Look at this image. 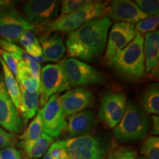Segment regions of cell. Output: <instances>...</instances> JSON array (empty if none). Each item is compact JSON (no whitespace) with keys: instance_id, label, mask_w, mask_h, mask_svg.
Wrapping results in <instances>:
<instances>
[{"instance_id":"obj_21","label":"cell","mask_w":159,"mask_h":159,"mask_svg":"<svg viewBox=\"0 0 159 159\" xmlns=\"http://www.w3.org/2000/svg\"><path fill=\"white\" fill-rule=\"evenodd\" d=\"M0 64L2 66L4 75V82H5V88L7 89V94L12 102L14 104L15 107L18 110L19 109L20 100H21V90L19 83L14 75L12 74L10 69L7 68L2 59L0 57Z\"/></svg>"},{"instance_id":"obj_24","label":"cell","mask_w":159,"mask_h":159,"mask_svg":"<svg viewBox=\"0 0 159 159\" xmlns=\"http://www.w3.org/2000/svg\"><path fill=\"white\" fill-rule=\"evenodd\" d=\"M140 153L148 159H159L158 136H149L142 143Z\"/></svg>"},{"instance_id":"obj_27","label":"cell","mask_w":159,"mask_h":159,"mask_svg":"<svg viewBox=\"0 0 159 159\" xmlns=\"http://www.w3.org/2000/svg\"><path fill=\"white\" fill-rule=\"evenodd\" d=\"M159 16L156 15L152 16H148L137 22L136 27V32L139 33H152L156 30L158 26Z\"/></svg>"},{"instance_id":"obj_12","label":"cell","mask_w":159,"mask_h":159,"mask_svg":"<svg viewBox=\"0 0 159 159\" xmlns=\"http://www.w3.org/2000/svg\"><path fill=\"white\" fill-rule=\"evenodd\" d=\"M0 127L11 134H21L24 123L7 94L3 77L0 76Z\"/></svg>"},{"instance_id":"obj_35","label":"cell","mask_w":159,"mask_h":159,"mask_svg":"<svg viewBox=\"0 0 159 159\" xmlns=\"http://www.w3.org/2000/svg\"><path fill=\"white\" fill-rule=\"evenodd\" d=\"M0 159H22L21 152L13 147L0 150Z\"/></svg>"},{"instance_id":"obj_16","label":"cell","mask_w":159,"mask_h":159,"mask_svg":"<svg viewBox=\"0 0 159 159\" xmlns=\"http://www.w3.org/2000/svg\"><path fill=\"white\" fill-rule=\"evenodd\" d=\"M97 125L94 114L90 110H84L66 117L65 130L69 136L77 137L88 135Z\"/></svg>"},{"instance_id":"obj_22","label":"cell","mask_w":159,"mask_h":159,"mask_svg":"<svg viewBox=\"0 0 159 159\" xmlns=\"http://www.w3.org/2000/svg\"><path fill=\"white\" fill-rule=\"evenodd\" d=\"M144 111L149 114H159V86L158 83H152L145 89L142 97Z\"/></svg>"},{"instance_id":"obj_36","label":"cell","mask_w":159,"mask_h":159,"mask_svg":"<svg viewBox=\"0 0 159 159\" xmlns=\"http://www.w3.org/2000/svg\"><path fill=\"white\" fill-rule=\"evenodd\" d=\"M26 63L28 66L30 70L33 74V77L37 80H40V77H41V66L35 60H28V61H25Z\"/></svg>"},{"instance_id":"obj_32","label":"cell","mask_w":159,"mask_h":159,"mask_svg":"<svg viewBox=\"0 0 159 159\" xmlns=\"http://www.w3.org/2000/svg\"><path fill=\"white\" fill-rule=\"evenodd\" d=\"M0 57L2 59V61L5 62L7 68L10 69V71H11L12 74L14 75L15 77H16L17 64L19 61L13 55L1 49H0Z\"/></svg>"},{"instance_id":"obj_37","label":"cell","mask_w":159,"mask_h":159,"mask_svg":"<svg viewBox=\"0 0 159 159\" xmlns=\"http://www.w3.org/2000/svg\"><path fill=\"white\" fill-rule=\"evenodd\" d=\"M152 128L151 129L150 134L151 136H158L159 134V117L158 116H152Z\"/></svg>"},{"instance_id":"obj_8","label":"cell","mask_w":159,"mask_h":159,"mask_svg":"<svg viewBox=\"0 0 159 159\" xmlns=\"http://www.w3.org/2000/svg\"><path fill=\"white\" fill-rule=\"evenodd\" d=\"M70 89L61 62L46 65L41 69L40 77V102L44 105L51 96Z\"/></svg>"},{"instance_id":"obj_29","label":"cell","mask_w":159,"mask_h":159,"mask_svg":"<svg viewBox=\"0 0 159 159\" xmlns=\"http://www.w3.org/2000/svg\"><path fill=\"white\" fill-rule=\"evenodd\" d=\"M137 6L147 15H158L159 2L156 0H136Z\"/></svg>"},{"instance_id":"obj_13","label":"cell","mask_w":159,"mask_h":159,"mask_svg":"<svg viewBox=\"0 0 159 159\" xmlns=\"http://www.w3.org/2000/svg\"><path fill=\"white\" fill-rule=\"evenodd\" d=\"M136 30L134 24L116 22L111 27L108 43L104 57V61L108 63L119 52L130 43L136 36Z\"/></svg>"},{"instance_id":"obj_23","label":"cell","mask_w":159,"mask_h":159,"mask_svg":"<svg viewBox=\"0 0 159 159\" xmlns=\"http://www.w3.org/2000/svg\"><path fill=\"white\" fill-rule=\"evenodd\" d=\"M53 140H54V139L52 137L43 132L41 137L38 139L36 142L33 143L30 146H29L28 148H25L26 153L30 158H41L47 152L49 146L53 142Z\"/></svg>"},{"instance_id":"obj_26","label":"cell","mask_w":159,"mask_h":159,"mask_svg":"<svg viewBox=\"0 0 159 159\" xmlns=\"http://www.w3.org/2000/svg\"><path fill=\"white\" fill-rule=\"evenodd\" d=\"M137 151L132 148L119 147L109 151L106 159H136Z\"/></svg>"},{"instance_id":"obj_30","label":"cell","mask_w":159,"mask_h":159,"mask_svg":"<svg viewBox=\"0 0 159 159\" xmlns=\"http://www.w3.org/2000/svg\"><path fill=\"white\" fill-rule=\"evenodd\" d=\"M47 152L54 159H69V153L61 140L52 143Z\"/></svg>"},{"instance_id":"obj_2","label":"cell","mask_w":159,"mask_h":159,"mask_svg":"<svg viewBox=\"0 0 159 159\" xmlns=\"http://www.w3.org/2000/svg\"><path fill=\"white\" fill-rule=\"evenodd\" d=\"M144 41L143 35L136 32L134 40L107 64L126 80L134 82L140 80L145 73Z\"/></svg>"},{"instance_id":"obj_38","label":"cell","mask_w":159,"mask_h":159,"mask_svg":"<svg viewBox=\"0 0 159 159\" xmlns=\"http://www.w3.org/2000/svg\"><path fill=\"white\" fill-rule=\"evenodd\" d=\"M42 159H54V158L50 156V154H49L48 152H47L44 154V156H43V158Z\"/></svg>"},{"instance_id":"obj_25","label":"cell","mask_w":159,"mask_h":159,"mask_svg":"<svg viewBox=\"0 0 159 159\" xmlns=\"http://www.w3.org/2000/svg\"><path fill=\"white\" fill-rule=\"evenodd\" d=\"M0 49L13 55L18 61H21V60H23V61L34 60L18 45L1 39H0Z\"/></svg>"},{"instance_id":"obj_39","label":"cell","mask_w":159,"mask_h":159,"mask_svg":"<svg viewBox=\"0 0 159 159\" xmlns=\"http://www.w3.org/2000/svg\"><path fill=\"white\" fill-rule=\"evenodd\" d=\"M136 159H148V158H146V157L143 156H137Z\"/></svg>"},{"instance_id":"obj_31","label":"cell","mask_w":159,"mask_h":159,"mask_svg":"<svg viewBox=\"0 0 159 159\" xmlns=\"http://www.w3.org/2000/svg\"><path fill=\"white\" fill-rule=\"evenodd\" d=\"M17 81L25 90L30 93H35L39 91L40 80L35 78L33 76L20 77L17 79Z\"/></svg>"},{"instance_id":"obj_14","label":"cell","mask_w":159,"mask_h":159,"mask_svg":"<svg viewBox=\"0 0 159 159\" xmlns=\"http://www.w3.org/2000/svg\"><path fill=\"white\" fill-rule=\"evenodd\" d=\"M59 99L66 117L90 108L95 102V97L92 92L89 89L80 87L67 91Z\"/></svg>"},{"instance_id":"obj_1","label":"cell","mask_w":159,"mask_h":159,"mask_svg":"<svg viewBox=\"0 0 159 159\" xmlns=\"http://www.w3.org/2000/svg\"><path fill=\"white\" fill-rule=\"evenodd\" d=\"M112 21L102 17L88 21L69 32L66 41L67 54L71 58L91 61L103 53Z\"/></svg>"},{"instance_id":"obj_7","label":"cell","mask_w":159,"mask_h":159,"mask_svg":"<svg viewBox=\"0 0 159 159\" xmlns=\"http://www.w3.org/2000/svg\"><path fill=\"white\" fill-rule=\"evenodd\" d=\"M61 62L70 88L94 86L102 84L105 81L102 73L80 60L70 57Z\"/></svg>"},{"instance_id":"obj_9","label":"cell","mask_w":159,"mask_h":159,"mask_svg":"<svg viewBox=\"0 0 159 159\" xmlns=\"http://www.w3.org/2000/svg\"><path fill=\"white\" fill-rule=\"evenodd\" d=\"M59 97L57 94H53L40 110L43 131L53 139L57 138L66 126V117L61 108Z\"/></svg>"},{"instance_id":"obj_15","label":"cell","mask_w":159,"mask_h":159,"mask_svg":"<svg viewBox=\"0 0 159 159\" xmlns=\"http://www.w3.org/2000/svg\"><path fill=\"white\" fill-rule=\"evenodd\" d=\"M107 16L116 21H121L120 22L130 24L137 23L149 16L139 8L134 2L130 0L111 2Z\"/></svg>"},{"instance_id":"obj_17","label":"cell","mask_w":159,"mask_h":159,"mask_svg":"<svg viewBox=\"0 0 159 159\" xmlns=\"http://www.w3.org/2000/svg\"><path fill=\"white\" fill-rule=\"evenodd\" d=\"M40 42L43 55L47 62L59 61L66 51L63 37L58 33H54L47 37H41Z\"/></svg>"},{"instance_id":"obj_11","label":"cell","mask_w":159,"mask_h":159,"mask_svg":"<svg viewBox=\"0 0 159 159\" xmlns=\"http://www.w3.org/2000/svg\"><path fill=\"white\" fill-rule=\"evenodd\" d=\"M126 108V97L123 93L108 92L101 102L98 118L108 128H114L122 120Z\"/></svg>"},{"instance_id":"obj_33","label":"cell","mask_w":159,"mask_h":159,"mask_svg":"<svg viewBox=\"0 0 159 159\" xmlns=\"http://www.w3.org/2000/svg\"><path fill=\"white\" fill-rule=\"evenodd\" d=\"M16 143V139L13 134L0 127V150L2 149L13 147Z\"/></svg>"},{"instance_id":"obj_28","label":"cell","mask_w":159,"mask_h":159,"mask_svg":"<svg viewBox=\"0 0 159 159\" xmlns=\"http://www.w3.org/2000/svg\"><path fill=\"white\" fill-rule=\"evenodd\" d=\"M91 1L88 0H64L61 2V12L60 17L74 13L85 5H88Z\"/></svg>"},{"instance_id":"obj_18","label":"cell","mask_w":159,"mask_h":159,"mask_svg":"<svg viewBox=\"0 0 159 159\" xmlns=\"http://www.w3.org/2000/svg\"><path fill=\"white\" fill-rule=\"evenodd\" d=\"M143 45L144 56L145 72L152 71L158 65L159 59V31L146 33Z\"/></svg>"},{"instance_id":"obj_10","label":"cell","mask_w":159,"mask_h":159,"mask_svg":"<svg viewBox=\"0 0 159 159\" xmlns=\"http://www.w3.org/2000/svg\"><path fill=\"white\" fill-rule=\"evenodd\" d=\"M60 4L53 0H31L24 5L27 21L34 27L46 25L57 19Z\"/></svg>"},{"instance_id":"obj_19","label":"cell","mask_w":159,"mask_h":159,"mask_svg":"<svg viewBox=\"0 0 159 159\" xmlns=\"http://www.w3.org/2000/svg\"><path fill=\"white\" fill-rule=\"evenodd\" d=\"M21 90V100H20L19 109L21 116L26 122L33 118L38 111L39 102V91L35 93H30L19 84Z\"/></svg>"},{"instance_id":"obj_34","label":"cell","mask_w":159,"mask_h":159,"mask_svg":"<svg viewBox=\"0 0 159 159\" xmlns=\"http://www.w3.org/2000/svg\"><path fill=\"white\" fill-rule=\"evenodd\" d=\"M19 43L23 46L24 48L29 45H40L37 37L33 33V31L30 30L24 32L19 38Z\"/></svg>"},{"instance_id":"obj_6","label":"cell","mask_w":159,"mask_h":159,"mask_svg":"<svg viewBox=\"0 0 159 159\" xmlns=\"http://www.w3.org/2000/svg\"><path fill=\"white\" fill-rule=\"evenodd\" d=\"M35 29L16 8L13 3L0 1V39L11 43H19L24 32Z\"/></svg>"},{"instance_id":"obj_4","label":"cell","mask_w":159,"mask_h":159,"mask_svg":"<svg viewBox=\"0 0 159 159\" xmlns=\"http://www.w3.org/2000/svg\"><path fill=\"white\" fill-rule=\"evenodd\" d=\"M108 2H93L81 7L74 13L58 16L52 22L45 25L47 33L52 32H69L75 30L88 21L106 17Z\"/></svg>"},{"instance_id":"obj_20","label":"cell","mask_w":159,"mask_h":159,"mask_svg":"<svg viewBox=\"0 0 159 159\" xmlns=\"http://www.w3.org/2000/svg\"><path fill=\"white\" fill-rule=\"evenodd\" d=\"M43 132L42 119H41V111L39 110L37 112L36 116L27 127V130L21 136H19V139L21 140L19 146L24 149L28 148L36 142L41 137Z\"/></svg>"},{"instance_id":"obj_3","label":"cell","mask_w":159,"mask_h":159,"mask_svg":"<svg viewBox=\"0 0 159 159\" xmlns=\"http://www.w3.org/2000/svg\"><path fill=\"white\" fill-rule=\"evenodd\" d=\"M151 127L150 117L139 105L130 102L122 120L114 129V134L121 142H134L144 139Z\"/></svg>"},{"instance_id":"obj_5","label":"cell","mask_w":159,"mask_h":159,"mask_svg":"<svg viewBox=\"0 0 159 159\" xmlns=\"http://www.w3.org/2000/svg\"><path fill=\"white\" fill-rule=\"evenodd\" d=\"M61 142L69 159H106L110 150V144L106 140L89 134L61 140Z\"/></svg>"}]
</instances>
